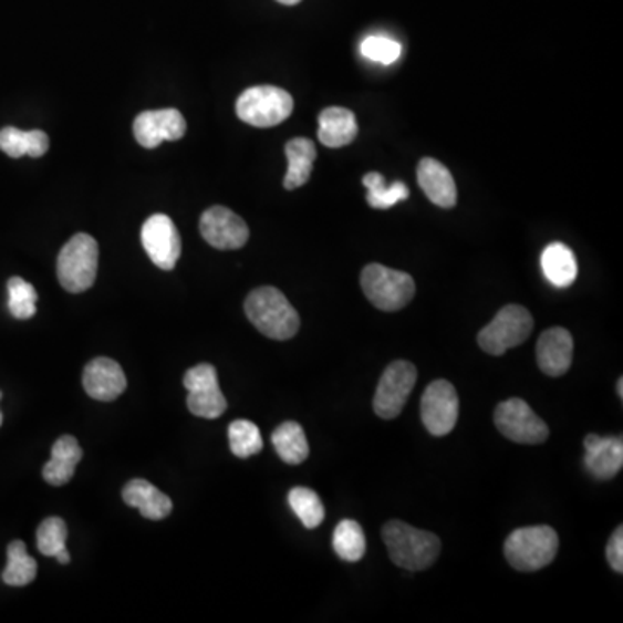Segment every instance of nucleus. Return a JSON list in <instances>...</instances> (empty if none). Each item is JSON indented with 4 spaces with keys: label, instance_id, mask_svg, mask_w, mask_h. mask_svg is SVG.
I'll return each mask as SVG.
<instances>
[{
    "label": "nucleus",
    "instance_id": "nucleus-22",
    "mask_svg": "<svg viewBox=\"0 0 623 623\" xmlns=\"http://www.w3.org/2000/svg\"><path fill=\"white\" fill-rule=\"evenodd\" d=\"M540 263H542L546 279L551 282L552 287H572L579 276L575 253L563 242H551L542 253Z\"/></svg>",
    "mask_w": 623,
    "mask_h": 623
},
{
    "label": "nucleus",
    "instance_id": "nucleus-19",
    "mask_svg": "<svg viewBox=\"0 0 623 623\" xmlns=\"http://www.w3.org/2000/svg\"><path fill=\"white\" fill-rule=\"evenodd\" d=\"M125 505L139 509L141 515L147 520H164L170 515L174 505L170 497L156 489L149 481L137 478L128 481L124 489Z\"/></svg>",
    "mask_w": 623,
    "mask_h": 623
},
{
    "label": "nucleus",
    "instance_id": "nucleus-2",
    "mask_svg": "<svg viewBox=\"0 0 623 623\" xmlns=\"http://www.w3.org/2000/svg\"><path fill=\"white\" fill-rule=\"evenodd\" d=\"M248 319L270 340L284 342L300 330V315L278 288L262 287L251 291L245 302Z\"/></svg>",
    "mask_w": 623,
    "mask_h": 623
},
{
    "label": "nucleus",
    "instance_id": "nucleus-1",
    "mask_svg": "<svg viewBox=\"0 0 623 623\" xmlns=\"http://www.w3.org/2000/svg\"><path fill=\"white\" fill-rule=\"evenodd\" d=\"M383 540L390 560L409 572H422L432 567L440 554L442 542L435 533L392 520L383 527Z\"/></svg>",
    "mask_w": 623,
    "mask_h": 623
},
{
    "label": "nucleus",
    "instance_id": "nucleus-36",
    "mask_svg": "<svg viewBox=\"0 0 623 623\" xmlns=\"http://www.w3.org/2000/svg\"><path fill=\"white\" fill-rule=\"evenodd\" d=\"M616 392H619L620 401L623 398V377H620L619 383H616Z\"/></svg>",
    "mask_w": 623,
    "mask_h": 623
},
{
    "label": "nucleus",
    "instance_id": "nucleus-6",
    "mask_svg": "<svg viewBox=\"0 0 623 623\" xmlns=\"http://www.w3.org/2000/svg\"><path fill=\"white\" fill-rule=\"evenodd\" d=\"M293 107L290 92L274 85H259L242 92L236 103V113L251 127L270 128L290 118Z\"/></svg>",
    "mask_w": 623,
    "mask_h": 623
},
{
    "label": "nucleus",
    "instance_id": "nucleus-33",
    "mask_svg": "<svg viewBox=\"0 0 623 623\" xmlns=\"http://www.w3.org/2000/svg\"><path fill=\"white\" fill-rule=\"evenodd\" d=\"M362 56L376 63L392 64L401 58L402 48L388 37H367L361 45Z\"/></svg>",
    "mask_w": 623,
    "mask_h": 623
},
{
    "label": "nucleus",
    "instance_id": "nucleus-5",
    "mask_svg": "<svg viewBox=\"0 0 623 623\" xmlns=\"http://www.w3.org/2000/svg\"><path fill=\"white\" fill-rule=\"evenodd\" d=\"M100 247L89 235L73 236L58 257V279L70 293H82L96 281Z\"/></svg>",
    "mask_w": 623,
    "mask_h": 623
},
{
    "label": "nucleus",
    "instance_id": "nucleus-20",
    "mask_svg": "<svg viewBox=\"0 0 623 623\" xmlns=\"http://www.w3.org/2000/svg\"><path fill=\"white\" fill-rule=\"evenodd\" d=\"M84 456V450L72 435H64L52 445L51 459L45 463L44 480L54 487L68 484L75 475L76 465Z\"/></svg>",
    "mask_w": 623,
    "mask_h": 623
},
{
    "label": "nucleus",
    "instance_id": "nucleus-17",
    "mask_svg": "<svg viewBox=\"0 0 623 623\" xmlns=\"http://www.w3.org/2000/svg\"><path fill=\"white\" fill-rule=\"evenodd\" d=\"M585 445V468L598 480H612L623 466L622 437L588 435Z\"/></svg>",
    "mask_w": 623,
    "mask_h": 623
},
{
    "label": "nucleus",
    "instance_id": "nucleus-18",
    "mask_svg": "<svg viewBox=\"0 0 623 623\" xmlns=\"http://www.w3.org/2000/svg\"><path fill=\"white\" fill-rule=\"evenodd\" d=\"M417 183L429 201L440 208H454L457 187L449 168L435 158H423L417 165Z\"/></svg>",
    "mask_w": 623,
    "mask_h": 623
},
{
    "label": "nucleus",
    "instance_id": "nucleus-12",
    "mask_svg": "<svg viewBox=\"0 0 623 623\" xmlns=\"http://www.w3.org/2000/svg\"><path fill=\"white\" fill-rule=\"evenodd\" d=\"M141 241L147 257L159 269L172 270L179 262L183 251L179 230L167 215L149 217L141 229Z\"/></svg>",
    "mask_w": 623,
    "mask_h": 623
},
{
    "label": "nucleus",
    "instance_id": "nucleus-11",
    "mask_svg": "<svg viewBox=\"0 0 623 623\" xmlns=\"http://www.w3.org/2000/svg\"><path fill=\"white\" fill-rule=\"evenodd\" d=\"M422 419L433 437H445L459 419V397L453 383L437 380L429 383L422 398Z\"/></svg>",
    "mask_w": 623,
    "mask_h": 623
},
{
    "label": "nucleus",
    "instance_id": "nucleus-38",
    "mask_svg": "<svg viewBox=\"0 0 623 623\" xmlns=\"http://www.w3.org/2000/svg\"><path fill=\"white\" fill-rule=\"evenodd\" d=\"M0 398H2V392H0ZM0 425H2V413H0Z\"/></svg>",
    "mask_w": 623,
    "mask_h": 623
},
{
    "label": "nucleus",
    "instance_id": "nucleus-16",
    "mask_svg": "<svg viewBox=\"0 0 623 623\" xmlns=\"http://www.w3.org/2000/svg\"><path fill=\"white\" fill-rule=\"evenodd\" d=\"M82 382L87 395L101 402L115 401L127 388L124 370L120 367L118 362L107 357H97L89 362Z\"/></svg>",
    "mask_w": 623,
    "mask_h": 623
},
{
    "label": "nucleus",
    "instance_id": "nucleus-24",
    "mask_svg": "<svg viewBox=\"0 0 623 623\" xmlns=\"http://www.w3.org/2000/svg\"><path fill=\"white\" fill-rule=\"evenodd\" d=\"M0 149L11 158L29 155L40 158L49 152V137L45 132H23L20 128L6 127L0 131Z\"/></svg>",
    "mask_w": 623,
    "mask_h": 623
},
{
    "label": "nucleus",
    "instance_id": "nucleus-8",
    "mask_svg": "<svg viewBox=\"0 0 623 623\" xmlns=\"http://www.w3.org/2000/svg\"><path fill=\"white\" fill-rule=\"evenodd\" d=\"M416 382V365L407 361L392 362L377 383L373 401L374 413L382 419H395L401 416Z\"/></svg>",
    "mask_w": 623,
    "mask_h": 623
},
{
    "label": "nucleus",
    "instance_id": "nucleus-23",
    "mask_svg": "<svg viewBox=\"0 0 623 623\" xmlns=\"http://www.w3.org/2000/svg\"><path fill=\"white\" fill-rule=\"evenodd\" d=\"M288 174L284 177V187L288 191H293L298 187L307 184L312 175L315 158H318V149L315 144L305 137L291 139L287 144Z\"/></svg>",
    "mask_w": 623,
    "mask_h": 623
},
{
    "label": "nucleus",
    "instance_id": "nucleus-27",
    "mask_svg": "<svg viewBox=\"0 0 623 623\" xmlns=\"http://www.w3.org/2000/svg\"><path fill=\"white\" fill-rule=\"evenodd\" d=\"M333 548L343 561H361L365 554V536L361 525L354 520L340 521L334 528Z\"/></svg>",
    "mask_w": 623,
    "mask_h": 623
},
{
    "label": "nucleus",
    "instance_id": "nucleus-15",
    "mask_svg": "<svg viewBox=\"0 0 623 623\" xmlns=\"http://www.w3.org/2000/svg\"><path fill=\"white\" fill-rule=\"evenodd\" d=\"M573 338L564 328H551L537 342V364L551 377H560L572 367Z\"/></svg>",
    "mask_w": 623,
    "mask_h": 623
},
{
    "label": "nucleus",
    "instance_id": "nucleus-32",
    "mask_svg": "<svg viewBox=\"0 0 623 623\" xmlns=\"http://www.w3.org/2000/svg\"><path fill=\"white\" fill-rule=\"evenodd\" d=\"M68 527L61 518L52 517L37 530V548L44 557L56 558L66 549Z\"/></svg>",
    "mask_w": 623,
    "mask_h": 623
},
{
    "label": "nucleus",
    "instance_id": "nucleus-30",
    "mask_svg": "<svg viewBox=\"0 0 623 623\" xmlns=\"http://www.w3.org/2000/svg\"><path fill=\"white\" fill-rule=\"evenodd\" d=\"M229 445L232 454L241 459L262 453L263 440L259 426L247 419H236L230 423Z\"/></svg>",
    "mask_w": 623,
    "mask_h": 623
},
{
    "label": "nucleus",
    "instance_id": "nucleus-25",
    "mask_svg": "<svg viewBox=\"0 0 623 623\" xmlns=\"http://www.w3.org/2000/svg\"><path fill=\"white\" fill-rule=\"evenodd\" d=\"M272 444L287 465H302L309 457L310 447L302 426L294 422L282 423L272 433Z\"/></svg>",
    "mask_w": 623,
    "mask_h": 623
},
{
    "label": "nucleus",
    "instance_id": "nucleus-7",
    "mask_svg": "<svg viewBox=\"0 0 623 623\" xmlns=\"http://www.w3.org/2000/svg\"><path fill=\"white\" fill-rule=\"evenodd\" d=\"M533 331V318L525 307L506 305L478 333V345L487 354L505 355L508 350L523 345Z\"/></svg>",
    "mask_w": 623,
    "mask_h": 623
},
{
    "label": "nucleus",
    "instance_id": "nucleus-26",
    "mask_svg": "<svg viewBox=\"0 0 623 623\" xmlns=\"http://www.w3.org/2000/svg\"><path fill=\"white\" fill-rule=\"evenodd\" d=\"M37 577V561L27 552V546L21 540H14L8 548V567L2 573V580L12 588H23L32 584Z\"/></svg>",
    "mask_w": 623,
    "mask_h": 623
},
{
    "label": "nucleus",
    "instance_id": "nucleus-3",
    "mask_svg": "<svg viewBox=\"0 0 623 623\" xmlns=\"http://www.w3.org/2000/svg\"><path fill=\"white\" fill-rule=\"evenodd\" d=\"M560 537L548 525L518 528L505 542V557L518 572H537L557 558Z\"/></svg>",
    "mask_w": 623,
    "mask_h": 623
},
{
    "label": "nucleus",
    "instance_id": "nucleus-4",
    "mask_svg": "<svg viewBox=\"0 0 623 623\" xmlns=\"http://www.w3.org/2000/svg\"><path fill=\"white\" fill-rule=\"evenodd\" d=\"M361 287L365 298L383 312H397L413 302L416 282L407 272L371 263L362 270Z\"/></svg>",
    "mask_w": 623,
    "mask_h": 623
},
{
    "label": "nucleus",
    "instance_id": "nucleus-29",
    "mask_svg": "<svg viewBox=\"0 0 623 623\" xmlns=\"http://www.w3.org/2000/svg\"><path fill=\"white\" fill-rule=\"evenodd\" d=\"M288 500H290L291 509L300 518L303 527L310 528V530L318 528L326 517V509L322 505L321 497L312 489L294 487V489H291Z\"/></svg>",
    "mask_w": 623,
    "mask_h": 623
},
{
    "label": "nucleus",
    "instance_id": "nucleus-10",
    "mask_svg": "<svg viewBox=\"0 0 623 623\" xmlns=\"http://www.w3.org/2000/svg\"><path fill=\"white\" fill-rule=\"evenodd\" d=\"M187 392V407L195 416L217 419L227 409L226 395L219 385L217 370L211 364H198L184 374Z\"/></svg>",
    "mask_w": 623,
    "mask_h": 623
},
{
    "label": "nucleus",
    "instance_id": "nucleus-35",
    "mask_svg": "<svg viewBox=\"0 0 623 623\" xmlns=\"http://www.w3.org/2000/svg\"><path fill=\"white\" fill-rule=\"evenodd\" d=\"M56 560L60 561L61 564H68L70 563V552H68V549H64L63 552H60V554H58Z\"/></svg>",
    "mask_w": 623,
    "mask_h": 623
},
{
    "label": "nucleus",
    "instance_id": "nucleus-13",
    "mask_svg": "<svg viewBox=\"0 0 623 623\" xmlns=\"http://www.w3.org/2000/svg\"><path fill=\"white\" fill-rule=\"evenodd\" d=\"M199 232L217 250H239L250 238L247 222L226 207L208 208L199 219Z\"/></svg>",
    "mask_w": 623,
    "mask_h": 623
},
{
    "label": "nucleus",
    "instance_id": "nucleus-14",
    "mask_svg": "<svg viewBox=\"0 0 623 623\" xmlns=\"http://www.w3.org/2000/svg\"><path fill=\"white\" fill-rule=\"evenodd\" d=\"M183 113L174 107L141 113L134 122L135 141L146 149H155L164 141H179L186 135Z\"/></svg>",
    "mask_w": 623,
    "mask_h": 623
},
{
    "label": "nucleus",
    "instance_id": "nucleus-34",
    "mask_svg": "<svg viewBox=\"0 0 623 623\" xmlns=\"http://www.w3.org/2000/svg\"><path fill=\"white\" fill-rule=\"evenodd\" d=\"M606 558L616 573H623V527L616 528L606 546Z\"/></svg>",
    "mask_w": 623,
    "mask_h": 623
},
{
    "label": "nucleus",
    "instance_id": "nucleus-37",
    "mask_svg": "<svg viewBox=\"0 0 623 623\" xmlns=\"http://www.w3.org/2000/svg\"><path fill=\"white\" fill-rule=\"evenodd\" d=\"M279 4H284V6H297L300 4V2H302V0H278Z\"/></svg>",
    "mask_w": 623,
    "mask_h": 623
},
{
    "label": "nucleus",
    "instance_id": "nucleus-21",
    "mask_svg": "<svg viewBox=\"0 0 623 623\" xmlns=\"http://www.w3.org/2000/svg\"><path fill=\"white\" fill-rule=\"evenodd\" d=\"M357 132V120L346 107H326L319 115V141L326 147L349 146Z\"/></svg>",
    "mask_w": 623,
    "mask_h": 623
},
{
    "label": "nucleus",
    "instance_id": "nucleus-31",
    "mask_svg": "<svg viewBox=\"0 0 623 623\" xmlns=\"http://www.w3.org/2000/svg\"><path fill=\"white\" fill-rule=\"evenodd\" d=\"M9 291V312L17 319H32L37 312V294L35 288L30 282L21 278H11L8 282Z\"/></svg>",
    "mask_w": 623,
    "mask_h": 623
},
{
    "label": "nucleus",
    "instance_id": "nucleus-9",
    "mask_svg": "<svg viewBox=\"0 0 623 623\" xmlns=\"http://www.w3.org/2000/svg\"><path fill=\"white\" fill-rule=\"evenodd\" d=\"M494 422L508 440L517 444L537 445L549 438L548 423L540 419L521 398L500 402L494 413Z\"/></svg>",
    "mask_w": 623,
    "mask_h": 623
},
{
    "label": "nucleus",
    "instance_id": "nucleus-28",
    "mask_svg": "<svg viewBox=\"0 0 623 623\" xmlns=\"http://www.w3.org/2000/svg\"><path fill=\"white\" fill-rule=\"evenodd\" d=\"M362 184L370 191V195H367L370 207L377 208V210H386V208H392L397 203L409 198V189L404 183H394L392 186H386L385 177L377 172L365 174Z\"/></svg>",
    "mask_w": 623,
    "mask_h": 623
}]
</instances>
